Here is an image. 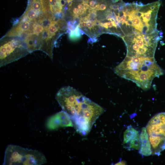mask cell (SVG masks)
<instances>
[{"label":"cell","instance_id":"1","mask_svg":"<svg viewBox=\"0 0 165 165\" xmlns=\"http://www.w3.org/2000/svg\"><path fill=\"white\" fill-rule=\"evenodd\" d=\"M55 97L63 110L70 116L76 131L82 135L89 133L105 111L101 106L70 86L61 88Z\"/></svg>","mask_w":165,"mask_h":165},{"label":"cell","instance_id":"2","mask_svg":"<svg viewBox=\"0 0 165 165\" xmlns=\"http://www.w3.org/2000/svg\"><path fill=\"white\" fill-rule=\"evenodd\" d=\"M114 71L119 77L133 82L144 90L150 88L155 78L164 73L154 57L126 56Z\"/></svg>","mask_w":165,"mask_h":165},{"label":"cell","instance_id":"3","mask_svg":"<svg viewBox=\"0 0 165 165\" xmlns=\"http://www.w3.org/2000/svg\"><path fill=\"white\" fill-rule=\"evenodd\" d=\"M127 17L123 28L127 35H149L157 31L156 18L161 1L144 5L133 2L125 3Z\"/></svg>","mask_w":165,"mask_h":165},{"label":"cell","instance_id":"4","mask_svg":"<svg viewBox=\"0 0 165 165\" xmlns=\"http://www.w3.org/2000/svg\"><path fill=\"white\" fill-rule=\"evenodd\" d=\"M158 32L149 35L132 34L122 38L127 48V56L154 57L159 37Z\"/></svg>","mask_w":165,"mask_h":165},{"label":"cell","instance_id":"5","mask_svg":"<svg viewBox=\"0 0 165 165\" xmlns=\"http://www.w3.org/2000/svg\"><path fill=\"white\" fill-rule=\"evenodd\" d=\"M47 163L45 156L36 150L10 144L5 151L4 165H41Z\"/></svg>","mask_w":165,"mask_h":165},{"label":"cell","instance_id":"6","mask_svg":"<svg viewBox=\"0 0 165 165\" xmlns=\"http://www.w3.org/2000/svg\"><path fill=\"white\" fill-rule=\"evenodd\" d=\"M148 136L153 155L159 156L165 150V112L153 116L147 124Z\"/></svg>","mask_w":165,"mask_h":165},{"label":"cell","instance_id":"7","mask_svg":"<svg viewBox=\"0 0 165 165\" xmlns=\"http://www.w3.org/2000/svg\"><path fill=\"white\" fill-rule=\"evenodd\" d=\"M0 67L5 66L30 53L26 45L16 37L4 36L0 40Z\"/></svg>","mask_w":165,"mask_h":165},{"label":"cell","instance_id":"8","mask_svg":"<svg viewBox=\"0 0 165 165\" xmlns=\"http://www.w3.org/2000/svg\"><path fill=\"white\" fill-rule=\"evenodd\" d=\"M46 126L49 130H54L60 127H73V125L68 115L63 110L49 118Z\"/></svg>","mask_w":165,"mask_h":165},{"label":"cell","instance_id":"9","mask_svg":"<svg viewBox=\"0 0 165 165\" xmlns=\"http://www.w3.org/2000/svg\"><path fill=\"white\" fill-rule=\"evenodd\" d=\"M124 147L128 150H139L141 147L140 134L131 125L127 127L123 137Z\"/></svg>","mask_w":165,"mask_h":165},{"label":"cell","instance_id":"10","mask_svg":"<svg viewBox=\"0 0 165 165\" xmlns=\"http://www.w3.org/2000/svg\"><path fill=\"white\" fill-rule=\"evenodd\" d=\"M140 137L141 145L139 151V153L142 156H147L152 155L151 146L146 128L143 127L142 128L140 134Z\"/></svg>","mask_w":165,"mask_h":165},{"label":"cell","instance_id":"11","mask_svg":"<svg viewBox=\"0 0 165 165\" xmlns=\"http://www.w3.org/2000/svg\"><path fill=\"white\" fill-rule=\"evenodd\" d=\"M126 162L124 160H122L116 163L115 165H126Z\"/></svg>","mask_w":165,"mask_h":165}]
</instances>
